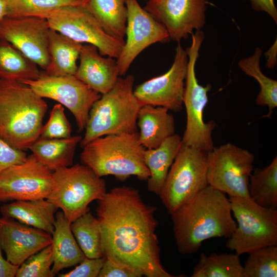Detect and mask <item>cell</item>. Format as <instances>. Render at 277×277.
<instances>
[{"instance_id":"cell-1","label":"cell","mask_w":277,"mask_h":277,"mask_svg":"<svg viewBox=\"0 0 277 277\" xmlns=\"http://www.w3.org/2000/svg\"><path fill=\"white\" fill-rule=\"evenodd\" d=\"M104 256L147 277H173L163 267L155 233L156 208L134 187H114L97 201Z\"/></svg>"},{"instance_id":"cell-2","label":"cell","mask_w":277,"mask_h":277,"mask_svg":"<svg viewBox=\"0 0 277 277\" xmlns=\"http://www.w3.org/2000/svg\"><path fill=\"white\" fill-rule=\"evenodd\" d=\"M170 215L177 250L183 255L197 252L205 240L229 239L237 226L229 197L209 185Z\"/></svg>"},{"instance_id":"cell-3","label":"cell","mask_w":277,"mask_h":277,"mask_svg":"<svg viewBox=\"0 0 277 277\" xmlns=\"http://www.w3.org/2000/svg\"><path fill=\"white\" fill-rule=\"evenodd\" d=\"M47 109L28 85L0 78V137L14 148L29 149L39 137Z\"/></svg>"},{"instance_id":"cell-4","label":"cell","mask_w":277,"mask_h":277,"mask_svg":"<svg viewBox=\"0 0 277 277\" xmlns=\"http://www.w3.org/2000/svg\"><path fill=\"white\" fill-rule=\"evenodd\" d=\"M83 148L82 164L99 177L111 175L124 181L132 175L143 181H147L150 176L144 159L145 148L136 133L105 135L92 140Z\"/></svg>"},{"instance_id":"cell-5","label":"cell","mask_w":277,"mask_h":277,"mask_svg":"<svg viewBox=\"0 0 277 277\" xmlns=\"http://www.w3.org/2000/svg\"><path fill=\"white\" fill-rule=\"evenodd\" d=\"M134 82L132 75L120 76L113 88L93 104L80 143L82 147L105 135L136 133L142 105L134 94Z\"/></svg>"},{"instance_id":"cell-6","label":"cell","mask_w":277,"mask_h":277,"mask_svg":"<svg viewBox=\"0 0 277 277\" xmlns=\"http://www.w3.org/2000/svg\"><path fill=\"white\" fill-rule=\"evenodd\" d=\"M53 177L47 199L61 209L71 223L89 211V205L107 192L105 180L83 164L57 169L53 172Z\"/></svg>"},{"instance_id":"cell-7","label":"cell","mask_w":277,"mask_h":277,"mask_svg":"<svg viewBox=\"0 0 277 277\" xmlns=\"http://www.w3.org/2000/svg\"><path fill=\"white\" fill-rule=\"evenodd\" d=\"M191 35V43L186 49L188 61L183 100L187 121L182 141L184 145L208 152L214 147L212 133L216 124L214 121L205 123L203 111L212 86L209 84L206 86L200 85L195 73V65L205 34L201 30Z\"/></svg>"},{"instance_id":"cell-8","label":"cell","mask_w":277,"mask_h":277,"mask_svg":"<svg viewBox=\"0 0 277 277\" xmlns=\"http://www.w3.org/2000/svg\"><path fill=\"white\" fill-rule=\"evenodd\" d=\"M236 228L227 248L240 255L259 248L277 245V210L262 207L251 199L229 197Z\"/></svg>"},{"instance_id":"cell-9","label":"cell","mask_w":277,"mask_h":277,"mask_svg":"<svg viewBox=\"0 0 277 277\" xmlns=\"http://www.w3.org/2000/svg\"><path fill=\"white\" fill-rule=\"evenodd\" d=\"M207 166V152L182 144L159 195L168 214L208 185Z\"/></svg>"},{"instance_id":"cell-10","label":"cell","mask_w":277,"mask_h":277,"mask_svg":"<svg viewBox=\"0 0 277 277\" xmlns=\"http://www.w3.org/2000/svg\"><path fill=\"white\" fill-rule=\"evenodd\" d=\"M254 154L232 143L214 147L207 152L208 185L229 197L250 199L248 187Z\"/></svg>"},{"instance_id":"cell-11","label":"cell","mask_w":277,"mask_h":277,"mask_svg":"<svg viewBox=\"0 0 277 277\" xmlns=\"http://www.w3.org/2000/svg\"><path fill=\"white\" fill-rule=\"evenodd\" d=\"M50 29L77 42L95 46L101 55L117 58L125 41L108 34L84 6H68L47 19Z\"/></svg>"},{"instance_id":"cell-12","label":"cell","mask_w":277,"mask_h":277,"mask_svg":"<svg viewBox=\"0 0 277 277\" xmlns=\"http://www.w3.org/2000/svg\"><path fill=\"white\" fill-rule=\"evenodd\" d=\"M42 98L54 100L73 115L80 132L85 129L93 104L102 94L74 75L54 76L45 71L36 80L21 82Z\"/></svg>"},{"instance_id":"cell-13","label":"cell","mask_w":277,"mask_h":277,"mask_svg":"<svg viewBox=\"0 0 277 277\" xmlns=\"http://www.w3.org/2000/svg\"><path fill=\"white\" fill-rule=\"evenodd\" d=\"M53 172L32 154L0 174V202L47 199L52 189Z\"/></svg>"},{"instance_id":"cell-14","label":"cell","mask_w":277,"mask_h":277,"mask_svg":"<svg viewBox=\"0 0 277 277\" xmlns=\"http://www.w3.org/2000/svg\"><path fill=\"white\" fill-rule=\"evenodd\" d=\"M177 43L170 69L134 89V94L142 106H161L174 112L182 109L188 58L186 50Z\"/></svg>"},{"instance_id":"cell-15","label":"cell","mask_w":277,"mask_h":277,"mask_svg":"<svg viewBox=\"0 0 277 277\" xmlns=\"http://www.w3.org/2000/svg\"><path fill=\"white\" fill-rule=\"evenodd\" d=\"M127 17L126 41L117 58L120 76L124 75L136 57L156 43L171 39L166 28L142 8L137 0L126 1Z\"/></svg>"},{"instance_id":"cell-16","label":"cell","mask_w":277,"mask_h":277,"mask_svg":"<svg viewBox=\"0 0 277 277\" xmlns=\"http://www.w3.org/2000/svg\"><path fill=\"white\" fill-rule=\"evenodd\" d=\"M144 8L177 43L202 30L206 23V0H148Z\"/></svg>"},{"instance_id":"cell-17","label":"cell","mask_w":277,"mask_h":277,"mask_svg":"<svg viewBox=\"0 0 277 277\" xmlns=\"http://www.w3.org/2000/svg\"><path fill=\"white\" fill-rule=\"evenodd\" d=\"M50 29L45 18L5 16L0 20V39L11 44L46 71L50 65Z\"/></svg>"},{"instance_id":"cell-18","label":"cell","mask_w":277,"mask_h":277,"mask_svg":"<svg viewBox=\"0 0 277 277\" xmlns=\"http://www.w3.org/2000/svg\"><path fill=\"white\" fill-rule=\"evenodd\" d=\"M52 243V234L8 217L0 218V245L11 263L19 266Z\"/></svg>"},{"instance_id":"cell-19","label":"cell","mask_w":277,"mask_h":277,"mask_svg":"<svg viewBox=\"0 0 277 277\" xmlns=\"http://www.w3.org/2000/svg\"><path fill=\"white\" fill-rule=\"evenodd\" d=\"M75 76L101 94L109 91L120 76L116 59L100 54L91 44L83 45Z\"/></svg>"},{"instance_id":"cell-20","label":"cell","mask_w":277,"mask_h":277,"mask_svg":"<svg viewBox=\"0 0 277 277\" xmlns=\"http://www.w3.org/2000/svg\"><path fill=\"white\" fill-rule=\"evenodd\" d=\"M168 111L151 105L140 108L136 125L140 128L139 141L145 148H156L175 133L174 118Z\"/></svg>"},{"instance_id":"cell-21","label":"cell","mask_w":277,"mask_h":277,"mask_svg":"<svg viewBox=\"0 0 277 277\" xmlns=\"http://www.w3.org/2000/svg\"><path fill=\"white\" fill-rule=\"evenodd\" d=\"M58 208L47 199L14 201L1 207L3 216L43 230L52 234L55 213Z\"/></svg>"},{"instance_id":"cell-22","label":"cell","mask_w":277,"mask_h":277,"mask_svg":"<svg viewBox=\"0 0 277 277\" xmlns=\"http://www.w3.org/2000/svg\"><path fill=\"white\" fill-rule=\"evenodd\" d=\"M182 145V137L174 133L158 147L145 149L144 162L150 172L147 180L149 191L159 195Z\"/></svg>"},{"instance_id":"cell-23","label":"cell","mask_w":277,"mask_h":277,"mask_svg":"<svg viewBox=\"0 0 277 277\" xmlns=\"http://www.w3.org/2000/svg\"><path fill=\"white\" fill-rule=\"evenodd\" d=\"M70 225L62 211L55 214L52 234L54 255L52 271L54 275L63 269L77 265L86 257L72 232Z\"/></svg>"},{"instance_id":"cell-24","label":"cell","mask_w":277,"mask_h":277,"mask_svg":"<svg viewBox=\"0 0 277 277\" xmlns=\"http://www.w3.org/2000/svg\"><path fill=\"white\" fill-rule=\"evenodd\" d=\"M82 139L81 135L64 138L39 137L29 149L41 164L54 171L73 165L75 150Z\"/></svg>"},{"instance_id":"cell-25","label":"cell","mask_w":277,"mask_h":277,"mask_svg":"<svg viewBox=\"0 0 277 277\" xmlns=\"http://www.w3.org/2000/svg\"><path fill=\"white\" fill-rule=\"evenodd\" d=\"M83 44L50 29L48 35L50 65L45 71L54 76L75 75Z\"/></svg>"},{"instance_id":"cell-26","label":"cell","mask_w":277,"mask_h":277,"mask_svg":"<svg viewBox=\"0 0 277 277\" xmlns=\"http://www.w3.org/2000/svg\"><path fill=\"white\" fill-rule=\"evenodd\" d=\"M126 0H87L86 8L111 36L125 41Z\"/></svg>"},{"instance_id":"cell-27","label":"cell","mask_w":277,"mask_h":277,"mask_svg":"<svg viewBox=\"0 0 277 277\" xmlns=\"http://www.w3.org/2000/svg\"><path fill=\"white\" fill-rule=\"evenodd\" d=\"M37 65L6 41L0 39V78L17 82L36 80Z\"/></svg>"},{"instance_id":"cell-28","label":"cell","mask_w":277,"mask_h":277,"mask_svg":"<svg viewBox=\"0 0 277 277\" xmlns=\"http://www.w3.org/2000/svg\"><path fill=\"white\" fill-rule=\"evenodd\" d=\"M248 190L250 199L265 208L277 207V157L263 168H255L250 176Z\"/></svg>"},{"instance_id":"cell-29","label":"cell","mask_w":277,"mask_h":277,"mask_svg":"<svg viewBox=\"0 0 277 277\" xmlns=\"http://www.w3.org/2000/svg\"><path fill=\"white\" fill-rule=\"evenodd\" d=\"M262 50L256 47L253 54L239 61L238 66L246 75L255 79L260 86L255 103L258 106H268L269 112L265 117H270L277 107V81L266 76L260 67Z\"/></svg>"},{"instance_id":"cell-30","label":"cell","mask_w":277,"mask_h":277,"mask_svg":"<svg viewBox=\"0 0 277 277\" xmlns=\"http://www.w3.org/2000/svg\"><path fill=\"white\" fill-rule=\"evenodd\" d=\"M192 277H244L243 266L236 253L200 254Z\"/></svg>"},{"instance_id":"cell-31","label":"cell","mask_w":277,"mask_h":277,"mask_svg":"<svg viewBox=\"0 0 277 277\" xmlns=\"http://www.w3.org/2000/svg\"><path fill=\"white\" fill-rule=\"evenodd\" d=\"M70 227L86 257L90 259L104 257L100 224L90 210L72 222Z\"/></svg>"},{"instance_id":"cell-32","label":"cell","mask_w":277,"mask_h":277,"mask_svg":"<svg viewBox=\"0 0 277 277\" xmlns=\"http://www.w3.org/2000/svg\"><path fill=\"white\" fill-rule=\"evenodd\" d=\"M8 17L48 18L58 9L68 6H84L87 0H5Z\"/></svg>"},{"instance_id":"cell-33","label":"cell","mask_w":277,"mask_h":277,"mask_svg":"<svg viewBox=\"0 0 277 277\" xmlns=\"http://www.w3.org/2000/svg\"><path fill=\"white\" fill-rule=\"evenodd\" d=\"M248 254L243 266L244 277L277 276V245L262 247Z\"/></svg>"},{"instance_id":"cell-34","label":"cell","mask_w":277,"mask_h":277,"mask_svg":"<svg viewBox=\"0 0 277 277\" xmlns=\"http://www.w3.org/2000/svg\"><path fill=\"white\" fill-rule=\"evenodd\" d=\"M54 255L52 244L31 255L18 267L16 277H53Z\"/></svg>"},{"instance_id":"cell-35","label":"cell","mask_w":277,"mask_h":277,"mask_svg":"<svg viewBox=\"0 0 277 277\" xmlns=\"http://www.w3.org/2000/svg\"><path fill=\"white\" fill-rule=\"evenodd\" d=\"M71 126L67 120L63 106L55 104L50 113L48 121L43 126L39 137L64 138L70 137Z\"/></svg>"},{"instance_id":"cell-36","label":"cell","mask_w":277,"mask_h":277,"mask_svg":"<svg viewBox=\"0 0 277 277\" xmlns=\"http://www.w3.org/2000/svg\"><path fill=\"white\" fill-rule=\"evenodd\" d=\"M105 260V257L90 259L85 257L68 272L58 274L60 277H98Z\"/></svg>"},{"instance_id":"cell-37","label":"cell","mask_w":277,"mask_h":277,"mask_svg":"<svg viewBox=\"0 0 277 277\" xmlns=\"http://www.w3.org/2000/svg\"><path fill=\"white\" fill-rule=\"evenodd\" d=\"M27 157L24 150L14 148L0 137V174L9 167L22 163Z\"/></svg>"},{"instance_id":"cell-38","label":"cell","mask_w":277,"mask_h":277,"mask_svg":"<svg viewBox=\"0 0 277 277\" xmlns=\"http://www.w3.org/2000/svg\"><path fill=\"white\" fill-rule=\"evenodd\" d=\"M135 269L125 265L105 258L98 277H141Z\"/></svg>"},{"instance_id":"cell-39","label":"cell","mask_w":277,"mask_h":277,"mask_svg":"<svg viewBox=\"0 0 277 277\" xmlns=\"http://www.w3.org/2000/svg\"><path fill=\"white\" fill-rule=\"evenodd\" d=\"M252 8L258 12L267 13L277 24V8L274 0H249Z\"/></svg>"},{"instance_id":"cell-40","label":"cell","mask_w":277,"mask_h":277,"mask_svg":"<svg viewBox=\"0 0 277 277\" xmlns=\"http://www.w3.org/2000/svg\"><path fill=\"white\" fill-rule=\"evenodd\" d=\"M2 250L0 245V277L15 276L19 266L15 265L7 259H5L3 256Z\"/></svg>"},{"instance_id":"cell-41","label":"cell","mask_w":277,"mask_h":277,"mask_svg":"<svg viewBox=\"0 0 277 277\" xmlns=\"http://www.w3.org/2000/svg\"><path fill=\"white\" fill-rule=\"evenodd\" d=\"M264 55L266 57V66L268 69H274L277 62V39L273 45L266 51Z\"/></svg>"},{"instance_id":"cell-42","label":"cell","mask_w":277,"mask_h":277,"mask_svg":"<svg viewBox=\"0 0 277 277\" xmlns=\"http://www.w3.org/2000/svg\"><path fill=\"white\" fill-rule=\"evenodd\" d=\"M7 12L5 0H0V20L6 16Z\"/></svg>"},{"instance_id":"cell-43","label":"cell","mask_w":277,"mask_h":277,"mask_svg":"<svg viewBox=\"0 0 277 277\" xmlns=\"http://www.w3.org/2000/svg\"><path fill=\"white\" fill-rule=\"evenodd\" d=\"M145 1H148V0H145Z\"/></svg>"}]
</instances>
